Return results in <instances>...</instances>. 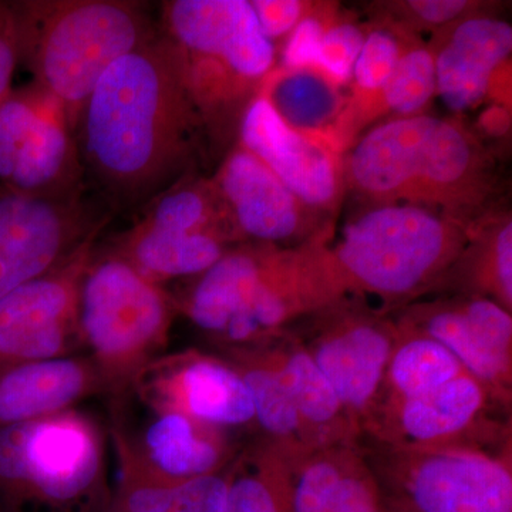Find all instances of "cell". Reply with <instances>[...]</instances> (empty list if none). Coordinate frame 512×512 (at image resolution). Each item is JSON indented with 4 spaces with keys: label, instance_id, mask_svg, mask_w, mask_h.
Returning <instances> with one entry per match:
<instances>
[{
    "label": "cell",
    "instance_id": "8d00e7d4",
    "mask_svg": "<svg viewBox=\"0 0 512 512\" xmlns=\"http://www.w3.org/2000/svg\"><path fill=\"white\" fill-rule=\"evenodd\" d=\"M380 512H409V511H404V510H402V508L393 507V505L384 503V500H383V508H382V511H380Z\"/></svg>",
    "mask_w": 512,
    "mask_h": 512
},
{
    "label": "cell",
    "instance_id": "1f68e13d",
    "mask_svg": "<svg viewBox=\"0 0 512 512\" xmlns=\"http://www.w3.org/2000/svg\"><path fill=\"white\" fill-rule=\"evenodd\" d=\"M365 37L366 30L339 12L323 33L311 69L339 86H350Z\"/></svg>",
    "mask_w": 512,
    "mask_h": 512
},
{
    "label": "cell",
    "instance_id": "9c48e42d",
    "mask_svg": "<svg viewBox=\"0 0 512 512\" xmlns=\"http://www.w3.org/2000/svg\"><path fill=\"white\" fill-rule=\"evenodd\" d=\"M367 466L384 503L404 511L512 512L510 450L494 453L485 444H384Z\"/></svg>",
    "mask_w": 512,
    "mask_h": 512
},
{
    "label": "cell",
    "instance_id": "e0dca14e",
    "mask_svg": "<svg viewBox=\"0 0 512 512\" xmlns=\"http://www.w3.org/2000/svg\"><path fill=\"white\" fill-rule=\"evenodd\" d=\"M427 47L436 96L453 113H466L487 101L498 77L511 69L512 28L487 10L437 30Z\"/></svg>",
    "mask_w": 512,
    "mask_h": 512
},
{
    "label": "cell",
    "instance_id": "9a60e30c",
    "mask_svg": "<svg viewBox=\"0 0 512 512\" xmlns=\"http://www.w3.org/2000/svg\"><path fill=\"white\" fill-rule=\"evenodd\" d=\"M211 178L241 244L293 248L330 231L322 224V214L303 204L238 144L225 154Z\"/></svg>",
    "mask_w": 512,
    "mask_h": 512
},
{
    "label": "cell",
    "instance_id": "44dd1931",
    "mask_svg": "<svg viewBox=\"0 0 512 512\" xmlns=\"http://www.w3.org/2000/svg\"><path fill=\"white\" fill-rule=\"evenodd\" d=\"M271 367L291 396L308 430L313 446H352L360 431L343 409L326 377L313 362L303 343L286 330L282 335L247 346Z\"/></svg>",
    "mask_w": 512,
    "mask_h": 512
},
{
    "label": "cell",
    "instance_id": "ffe728a7",
    "mask_svg": "<svg viewBox=\"0 0 512 512\" xmlns=\"http://www.w3.org/2000/svg\"><path fill=\"white\" fill-rule=\"evenodd\" d=\"M117 463L106 512H222L228 470L215 476L173 481L151 473L138 456L131 434L114 423L110 429Z\"/></svg>",
    "mask_w": 512,
    "mask_h": 512
},
{
    "label": "cell",
    "instance_id": "3957f363",
    "mask_svg": "<svg viewBox=\"0 0 512 512\" xmlns=\"http://www.w3.org/2000/svg\"><path fill=\"white\" fill-rule=\"evenodd\" d=\"M173 299L177 313L228 349L261 345L348 298L319 238L293 248L235 245Z\"/></svg>",
    "mask_w": 512,
    "mask_h": 512
},
{
    "label": "cell",
    "instance_id": "8992f818",
    "mask_svg": "<svg viewBox=\"0 0 512 512\" xmlns=\"http://www.w3.org/2000/svg\"><path fill=\"white\" fill-rule=\"evenodd\" d=\"M470 229L426 208L366 205L322 245L346 298L394 303L437 288L466 248Z\"/></svg>",
    "mask_w": 512,
    "mask_h": 512
},
{
    "label": "cell",
    "instance_id": "7a4b0ae2",
    "mask_svg": "<svg viewBox=\"0 0 512 512\" xmlns=\"http://www.w3.org/2000/svg\"><path fill=\"white\" fill-rule=\"evenodd\" d=\"M342 160L345 190L366 205H413L470 228L497 191L494 158L477 134L429 114L377 124Z\"/></svg>",
    "mask_w": 512,
    "mask_h": 512
},
{
    "label": "cell",
    "instance_id": "f1b7e54d",
    "mask_svg": "<svg viewBox=\"0 0 512 512\" xmlns=\"http://www.w3.org/2000/svg\"><path fill=\"white\" fill-rule=\"evenodd\" d=\"M396 325L399 336L390 356L376 410L429 393L467 373L456 357L439 342L400 322Z\"/></svg>",
    "mask_w": 512,
    "mask_h": 512
},
{
    "label": "cell",
    "instance_id": "5bb4252c",
    "mask_svg": "<svg viewBox=\"0 0 512 512\" xmlns=\"http://www.w3.org/2000/svg\"><path fill=\"white\" fill-rule=\"evenodd\" d=\"M131 389L154 414H181L228 431L255 423L251 393L238 370L200 350L157 356Z\"/></svg>",
    "mask_w": 512,
    "mask_h": 512
},
{
    "label": "cell",
    "instance_id": "4fadbf2b",
    "mask_svg": "<svg viewBox=\"0 0 512 512\" xmlns=\"http://www.w3.org/2000/svg\"><path fill=\"white\" fill-rule=\"evenodd\" d=\"M97 239L63 264L0 299V375L13 367L69 356L80 345V281Z\"/></svg>",
    "mask_w": 512,
    "mask_h": 512
},
{
    "label": "cell",
    "instance_id": "ac0fdd59",
    "mask_svg": "<svg viewBox=\"0 0 512 512\" xmlns=\"http://www.w3.org/2000/svg\"><path fill=\"white\" fill-rule=\"evenodd\" d=\"M491 402L498 400L490 390L463 373L429 393L380 407L365 431L390 446L478 444L468 439L488 430L484 417Z\"/></svg>",
    "mask_w": 512,
    "mask_h": 512
},
{
    "label": "cell",
    "instance_id": "d6a6232c",
    "mask_svg": "<svg viewBox=\"0 0 512 512\" xmlns=\"http://www.w3.org/2000/svg\"><path fill=\"white\" fill-rule=\"evenodd\" d=\"M338 15V6L312 3L301 22L286 39L281 53V67L311 69L323 33Z\"/></svg>",
    "mask_w": 512,
    "mask_h": 512
},
{
    "label": "cell",
    "instance_id": "7402d4cb",
    "mask_svg": "<svg viewBox=\"0 0 512 512\" xmlns=\"http://www.w3.org/2000/svg\"><path fill=\"white\" fill-rule=\"evenodd\" d=\"M143 439H133L151 473L173 481L224 473L237 457L229 431L181 414H154Z\"/></svg>",
    "mask_w": 512,
    "mask_h": 512
},
{
    "label": "cell",
    "instance_id": "ba28073f",
    "mask_svg": "<svg viewBox=\"0 0 512 512\" xmlns=\"http://www.w3.org/2000/svg\"><path fill=\"white\" fill-rule=\"evenodd\" d=\"M175 315L170 292L96 244L80 281L77 325L80 345L111 394L131 389L137 373L161 355Z\"/></svg>",
    "mask_w": 512,
    "mask_h": 512
},
{
    "label": "cell",
    "instance_id": "5b68a950",
    "mask_svg": "<svg viewBox=\"0 0 512 512\" xmlns=\"http://www.w3.org/2000/svg\"><path fill=\"white\" fill-rule=\"evenodd\" d=\"M19 62L62 103L72 130L111 64L160 32L147 6L130 0L10 2Z\"/></svg>",
    "mask_w": 512,
    "mask_h": 512
},
{
    "label": "cell",
    "instance_id": "d590c367",
    "mask_svg": "<svg viewBox=\"0 0 512 512\" xmlns=\"http://www.w3.org/2000/svg\"><path fill=\"white\" fill-rule=\"evenodd\" d=\"M19 63L18 37L10 3L0 2V104L12 92V77Z\"/></svg>",
    "mask_w": 512,
    "mask_h": 512
},
{
    "label": "cell",
    "instance_id": "6da1fadb",
    "mask_svg": "<svg viewBox=\"0 0 512 512\" xmlns=\"http://www.w3.org/2000/svg\"><path fill=\"white\" fill-rule=\"evenodd\" d=\"M74 137L87 191L113 217L201 174L214 151L177 49L161 30L101 76Z\"/></svg>",
    "mask_w": 512,
    "mask_h": 512
},
{
    "label": "cell",
    "instance_id": "603a6c76",
    "mask_svg": "<svg viewBox=\"0 0 512 512\" xmlns=\"http://www.w3.org/2000/svg\"><path fill=\"white\" fill-rule=\"evenodd\" d=\"M235 245L214 234H192L150 227L133 221L103 251L119 256L158 286L177 279L197 278L217 264Z\"/></svg>",
    "mask_w": 512,
    "mask_h": 512
},
{
    "label": "cell",
    "instance_id": "d6986e66",
    "mask_svg": "<svg viewBox=\"0 0 512 512\" xmlns=\"http://www.w3.org/2000/svg\"><path fill=\"white\" fill-rule=\"evenodd\" d=\"M110 393L90 356L26 363L0 375V429L73 410L82 400Z\"/></svg>",
    "mask_w": 512,
    "mask_h": 512
},
{
    "label": "cell",
    "instance_id": "30bf717a",
    "mask_svg": "<svg viewBox=\"0 0 512 512\" xmlns=\"http://www.w3.org/2000/svg\"><path fill=\"white\" fill-rule=\"evenodd\" d=\"M0 185L49 200L90 195L66 111L35 82L0 104Z\"/></svg>",
    "mask_w": 512,
    "mask_h": 512
},
{
    "label": "cell",
    "instance_id": "836d02e7",
    "mask_svg": "<svg viewBox=\"0 0 512 512\" xmlns=\"http://www.w3.org/2000/svg\"><path fill=\"white\" fill-rule=\"evenodd\" d=\"M383 495L367 461L359 456L350 467L335 498L323 507L305 512H380Z\"/></svg>",
    "mask_w": 512,
    "mask_h": 512
},
{
    "label": "cell",
    "instance_id": "4316f807",
    "mask_svg": "<svg viewBox=\"0 0 512 512\" xmlns=\"http://www.w3.org/2000/svg\"><path fill=\"white\" fill-rule=\"evenodd\" d=\"M298 458L265 439L245 448L228 468L222 512H293V470Z\"/></svg>",
    "mask_w": 512,
    "mask_h": 512
},
{
    "label": "cell",
    "instance_id": "8fae6325",
    "mask_svg": "<svg viewBox=\"0 0 512 512\" xmlns=\"http://www.w3.org/2000/svg\"><path fill=\"white\" fill-rule=\"evenodd\" d=\"M111 218L92 195L49 200L0 185V299L99 239Z\"/></svg>",
    "mask_w": 512,
    "mask_h": 512
},
{
    "label": "cell",
    "instance_id": "7c38bea8",
    "mask_svg": "<svg viewBox=\"0 0 512 512\" xmlns=\"http://www.w3.org/2000/svg\"><path fill=\"white\" fill-rule=\"evenodd\" d=\"M308 338H298L362 433L375 413L396 345V322L346 299L313 313Z\"/></svg>",
    "mask_w": 512,
    "mask_h": 512
},
{
    "label": "cell",
    "instance_id": "2e32d148",
    "mask_svg": "<svg viewBox=\"0 0 512 512\" xmlns=\"http://www.w3.org/2000/svg\"><path fill=\"white\" fill-rule=\"evenodd\" d=\"M237 144L313 211L325 215L338 208L346 191L343 154L328 140L293 130L262 94L242 114Z\"/></svg>",
    "mask_w": 512,
    "mask_h": 512
},
{
    "label": "cell",
    "instance_id": "e575fe53",
    "mask_svg": "<svg viewBox=\"0 0 512 512\" xmlns=\"http://www.w3.org/2000/svg\"><path fill=\"white\" fill-rule=\"evenodd\" d=\"M312 2L301 0H252L256 20L262 33L272 43L279 37L288 36L306 15Z\"/></svg>",
    "mask_w": 512,
    "mask_h": 512
},
{
    "label": "cell",
    "instance_id": "484cf974",
    "mask_svg": "<svg viewBox=\"0 0 512 512\" xmlns=\"http://www.w3.org/2000/svg\"><path fill=\"white\" fill-rule=\"evenodd\" d=\"M450 281L466 295L483 296L512 311L511 214L491 212L471 227L466 248L441 284Z\"/></svg>",
    "mask_w": 512,
    "mask_h": 512
},
{
    "label": "cell",
    "instance_id": "cb8c5ba5",
    "mask_svg": "<svg viewBox=\"0 0 512 512\" xmlns=\"http://www.w3.org/2000/svg\"><path fill=\"white\" fill-rule=\"evenodd\" d=\"M399 322L439 342L498 402L510 404L512 363L485 345L464 311L461 298L413 306Z\"/></svg>",
    "mask_w": 512,
    "mask_h": 512
},
{
    "label": "cell",
    "instance_id": "83f0119b",
    "mask_svg": "<svg viewBox=\"0 0 512 512\" xmlns=\"http://www.w3.org/2000/svg\"><path fill=\"white\" fill-rule=\"evenodd\" d=\"M225 359L247 384L254 404L255 424L264 431L265 440L284 448L293 457L318 450L284 384L254 349H225Z\"/></svg>",
    "mask_w": 512,
    "mask_h": 512
},
{
    "label": "cell",
    "instance_id": "277c9868",
    "mask_svg": "<svg viewBox=\"0 0 512 512\" xmlns=\"http://www.w3.org/2000/svg\"><path fill=\"white\" fill-rule=\"evenodd\" d=\"M160 23L180 56L212 150L228 153L242 114L275 69L274 43L248 0H170L161 6Z\"/></svg>",
    "mask_w": 512,
    "mask_h": 512
},
{
    "label": "cell",
    "instance_id": "d4e9b609",
    "mask_svg": "<svg viewBox=\"0 0 512 512\" xmlns=\"http://www.w3.org/2000/svg\"><path fill=\"white\" fill-rule=\"evenodd\" d=\"M258 93L293 130L328 140L339 150L336 137L349 104L342 86L312 69L279 66L265 77Z\"/></svg>",
    "mask_w": 512,
    "mask_h": 512
},
{
    "label": "cell",
    "instance_id": "4dcf8cb0",
    "mask_svg": "<svg viewBox=\"0 0 512 512\" xmlns=\"http://www.w3.org/2000/svg\"><path fill=\"white\" fill-rule=\"evenodd\" d=\"M493 5L474 0H393L373 3L372 10L376 23L419 36L420 32L434 33L456 20L487 12Z\"/></svg>",
    "mask_w": 512,
    "mask_h": 512
},
{
    "label": "cell",
    "instance_id": "f546056e",
    "mask_svg": "<svg viewBox=\"0 0 512 512\" xmlns=\"http://www.w3.org/2000/svg\"><path fill=\"white\" fill-rule=\"evenodd\" d=\"M434 97L433 55L419 36H410L393 76L363 113L359 128L383 116H392V119L420 116Z\"/></svg>",
    "mask_w": 512,
    "mask_h": 512
},
{
    "label": "cell",
    "instance_id": "52a82bcc",
    "mask_svg": "<svg viewBox=\"0 0 512 512\" xmlns=\"http://www.w3.org/2000/svg\"><path fill=\"white\" fill-rule=\"evenodd\" d=\"M106 443L79 410L0 429V512H106Z\"/></svg>",
    "mask_w": 512,
    "mask_h": 512
}]
</instances>
